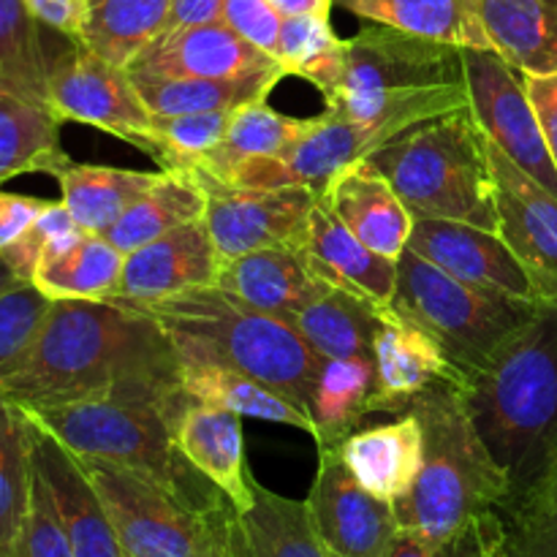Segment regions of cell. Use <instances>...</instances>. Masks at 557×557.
<instances>
[{
    "label": "cell",
    "instance_id": "obj_1",
    "mask_svg": "<svg viewBox=\"0 0 557 557\" xmlns=\"http://www.w3.org/2000/svg\"><path fill=\"white\" fill-rule=\"evenodd\" d=\"M180 386V354L163 326L134 305L52 302L30 354L0 384L16 408H52L103 397L169 400Z\"/></svg>",
    "mask_w": 557,
    "mask_h": 557
},
{
    "label": "cell",
    "instance_id": "obj_2",
    "mask_svg": "<svg viewBox=\"0 0 557 557\" xmlns=\"http://www.w3.org/2000/svg\"><path fill=\"white\" fill-rule=\"evenodd\" d=\"M462 406L509 482V511L557 455V299L536 313L460 386Z\"/></svg>",
    "mask_w": 557,
    "mask_h": 557
},
{
    "label": "cell",
    "instance_id": "obj_3",
    "mask_svg": "<svg viewBox=\"0 0 557 557\" xmlns=\"http://www.w3.org/2000/svg\"><path fill=\"white\" fill-rule=\"evenodd\" d=\"M422 424L424 455L406 498L395 504L400 531L444 547L495 515L511 490L462 406L460 386H435L408 406Z\"/></svg>",
    "mask_w": 557,
    "mask_h": 557
},
{
    "label": "cell",
    "instance_id": "obj_4",
    "mask_svg": "<svg viewBox=\"0 0 557 557\" xmlns=\"http://www.w3.org/2000/svg\"><path fill=\"white\" fill-rule=\"evenodd\" d=\"M468 107L462 49L368 22L346 41V69L326 109L397 134Z\"/></svg>",
    "mask_w": 557,
    "mask_h": 557
},
{
    "label": "cell",
    "instance_id": "obj_5",
    "mask_svg": "<svg viewBox=\"0 0 557 557\" xmlns=\"http://www.w3.org/2000/svg\"><path fill=\"white\" fill-rule=\"evenodd\" d=\"M134 308L163 326L180 359H207L243 370L294 397L299 406H310L321 357L286 319L218 286L188 288Z\"/></svg>",
    "mask_w": 557,
    "mask_h": 557
},
{
    "label": "cell",
    "instance_id": "obj_6",
    "mask_svg": "<svg viewBox=\"0 0 557 557\" xmlns=\"http://www.w3.org/2000/svg\"><path fill=\"white\" fill-rule=\"evenodd\" d=\"M169 400L156 397H103L52 408H20L30 422L52 433L79 457L147 476L201 515H226L234 506L177 449L169 424Z\"/></svg>",
    "mask_w": 557,
    "mask_h": 557
},
{
    "label": "cell",
    "instance_id": "obj_7",
    "mask_svg": "<svg viewBox=\"0 0 557 557\" xmlns=\"http://www.w3.org/2000/svg\"><path fill=\"white\" fill-rule=\"evenodd\" d=\"M368 161L381 169L413 218L500 228L490 141L471 107L411 125Z\"/></svg>",
    "mask_w": 557,
    "mask_h": 557
},
{
    "label": "cell",
    "instance_id": "obj_8",
    "mask_svg": "<svg viewBox=\"0 0 557 557\" xmlns=\"http://www.w3.org/2000/svg\"><path fill=\"white\" fill-rule=\"evenodd\" d=\"M389 308L428 332L468 379L493 359L539 305L471 286L406 248L397 261Z\"/></svg>",
    "mask_w": 557,
    "mask_h": 557
},
{
    "label": "cell",
    "instance_id": "obj_9",
    "mask_svg": "<svg viewBox=\"0 0 557 557\" xmlns=\"http://www.w3.org/2000/svg\"><path fill=\"white\" fill-rule=\"evenodd\" d=\"M96 484L123 557H228L226 515H201L134 471L79 457Z\"/></svg>",
    "mask_w": 557,
    "mask_h": 557
},
{
    "label": "cell",
    "instance_id": "obj_10",
    "mask_svg": "<svg viewBox=\"0 0 557 557\" xmlns=\"http://www.w3.org/2000/svg\"><path fill=\"white\" fill-rule=\"evenodd\" d=\"M47 109L60 123L92 125L152 152V112L131 71L98 58L82 41H69L49 60Z\"/></svg>",
    "mask_w": 557,
    "mask_h": 557
},
{
    "label": "cell",
    "instance_id": "obj_11",
    "mask_svg": "<svg viewBox=\"0 0 557 557\" xmlns=\"http://www.w3.org/2000/svg\"><path fill=\"white\" fill-rule=\"evenodd\" d=\"M462 65L468 107L490 145L557 196V166L528 96L525 74L495 49H462Z\"/></svg>",
    "mask_w": 557,
    "mask_h": 557
},
{
    "label": "cell",
    "instance_id": "obj_12",
    "mask_svg": "<svg viewBox=\"0 0 557 557\" xmlns=\"http://www.w3.org/2000/svg\"><path fill=\"white\" fill-rule=\"evenodd\" d=\"M315 536L337 557H386L400 536L395 506L364 490L337 446H321L305 498Z\"/></svg>",
    "mask_w": 557,
    "mask_h": 557
},
{
    "label": "cell",
    "instance_id": "obj_13",
    "mask_svg": "<svg viewBox=\"0 0 557 557\" xmlns=\"http://www.w3.org/2000/svg\"><path fill=\"white\" fill-rule=\"evenodd\" d=\"M207 190L205 223L221 261L302 239L319 196L308 188H239L199 177Z\"/></svg>",
    "mask_w": 557,
    "mask_h": 557
},
{
    "label": "cell",
    "instance_id": "obj_14",
    "mask_svg": "<svg viewBox=\"0 0 557 557\" xmlns=\"http://www.w3.org/2000/svg\"><path fill=\"white\" fill-rule=\"evenodd\" d=\"M392 136L368 128L326 109L313 120L310 131L277 156L245 161L232 183L239 188H308L315 196L354 163L373 156Z\"/></svg>",
    "mask_w": 557,
    "mask_h": 557
},
{
    "label": "cell",
    "instance_id": "obj_15",
    "mask_svg": "<svg viewBox=\"0 0 557 557\" xmlns=\"http://www.w3.org/2000/svg\"><path fill=\"white\" fill-rule=\"evenodd\" d=\"M408 248L471 286L509 294L531 305L547 302L533 272L500 232L441 218H413Z\"/></svg>",
    "mask_w": 557,
    "mask_h": 557
},
{
    "label": "cell",
    "instance_id": "obj_16",
    "mask_svg": "<svg viewBox=\"0 0 557 557\" xmlns=\"http://www.w3.org/2000/svg\"><path fill=\"white\" fill-rule=\"evenodd\" d=\"M30 460L41 476L74 557H123L96 484L69 446L30 422Z\"/></svg>",
    "mask_w": 557,
    "mask_h": 557
},
{
    "label": "cell",
    "instance_id": "obj_17",
    "mask_svg": "<svg viewBox=\"0 0 557 557\" xmlns=\"http://www.w3.org/2000/svg\"><path fill=\"white\" fill-rule=\"evenodd\" d=\"M218 267L221 256L205 218H199L125 256L112 299L125 305H147L188 288L215 286Z\"/></svg>",
    "mask_w": 557,
    "mask_h": 557
},
{
    "label": "cell",
    "instance_id": "obj_18",
    "mask_svg": "<svg viewBox=\"0 0 557 557\" xmlns=\"http://www.w3.org/2000/svg\"><path fill=\"white\" fill-rule=\"evenodd\" d=\"M169 424L185 460L226 495L234 511L250 509L256 482L245 460L243 417L194 400L183 389L169 406Z\"/></svg>",
    "mask_w": 557,
    "mask_h": 557
},
{
    "label": "cell",
    "instance_id": "obj_19",
    "mask_svg": "<svg viewBox=\"0 0 557 557\" xmlns=\"http://www.w3.org/2000/svg\"><path fill=\"white\" fill-rule=\"evenodd\" d=\"M373 357L379 370L375 413H406L424 392L435 386H466L468 381L428 332L392 308L379 310Z\"/></svg>",
    "mask_w": 557,
    "mask_h": 557
},
{
    "label": "cell",
    "instance_id": "obj_20",
    "mask_svg": "<svg viewBox=\"0 0 557 557\" xmlns=\"http://www.w3.org/2000/svg\"><path fill=\"white\" fill-rule=\"evenodd\" d=\"M272 69H281V63L264 49L245 41L226 22L166 30L128 65L131 74L205 79H237Z\"/></svg>",
    "mask_w": 557,
    "mask_h": 557
},
{
    "label": "cell",
    "instance_id": "obj_21",
    "mask_svg": "<svg viewBox=\"0 0 557 557\" xmlns=\"http://www.w3.org/2000/svg\"><path fill=\"white\" fill-rule=\"evenodd\" d=\"M490 161L498 180L500 237L525 261L544 297L557 299V196L544 190L493 145Z\"/></svg>",
    "mask_w": 557,
    "mask_h": 557
},
{
    "label": "cell",
    "instance_id": "obj_22",
    "mask_svg": "<svg viewBox=\"0 0 557 557\" xmlns=\"http://www.w3.org/2000/svg\"><path fill=\"white\" fill-rule=\"evenodd\" d=\"M297 250L321 283L364 299L375 308H389L397 286V261L359 243L324 201H315Z\"/></svg>",
    "mask_w": 557,
    "mask_h": 557
},
{
    "label": "cell",
    "instance_id": "obj_23",
    "mask_svg": "<svg viewBox=\"0 0 557 557\" xmlns=\"http://www.w3.org/2000/svg\"><path fill=\"white\" fill-rule=\"evenodd\" d=\"M319 199L370 250L392 261H400L406 253L413 215L389 180L368 158L343 169Z\"/></svg>",
    "mask_w": 557,
    "mask_h": 557
},
{
    "label": "cell",
    "instance_id": "obj_24",
    "mask_svg": "<svg viewBox=\"0 0 557 557\" xmlns=\"http://www.w3.org/2000/svg\"><path fill=\"white\" fill-rule=\"evenodd\" d=\"M215 286L286 321L330 288L310 272L302 253L292 245L261 248L221 261Z\"/></svg>",
    "mask_w": 557,
    "mask_h": 557
},
{
    "label": "cell",
    "instance_id": "obj_25",
    "mask_svg": "<svg viewBox=\"0 0 557 557\" xmlns=\"http://www.w3.org/2000/svg\"><path fill=\"white\" fill-rule=\"evenodd\" d=\"M337 449L364 490L395 506L406 498L422 468V424L413 413H403L389 424L359 428Z\"/></svg>",
    "mask_w": 557,
    "mask_h": 557
},
{
    "label": "cell",
    "instance_id": "obj_26",
    "mask_svg": "<svg viewBox=\"0 0 557 557\" xmlns=\"http://www.w3.org/2000/svg\"><path fill=\"white\" fill-rule=\"evenodd\" d=\"M123 259L103 234L76 228L44 250L30 283L52 302H107L117 292Z\"/></svg>",
    "mask_w": 557,
    "mask_h": 557
},
{
    "label": "cell",
    "instance_id": "obj_27",
    "mask_svg": "<svg viewBox=\"0 0 557 557\" xmlns=\"http://www.w3.org/2000/svg\"><path fill=\"white\" fill-rule=\"evenodd\" d=\"M47 174L60 185V201L76 226L90 234H107L120 215L161 177V172L82 163L63 150L49 161Z\"/></svg>",
    "mask_w": 557,
    "mask_h": 557
},
{
    "label": "cell",
    "instance_id": "obj_28",
    "mask_svg": "<svg viewBox=\"0 0 557 557\" xmlns=\"http://www.w3.org/2000/svg\"><path fill=\"white\" fill-rule=\"evenodd\" d=\"M228 557H337L315 536L305 500L253 484V504L226 522Z\"/></svg>",
    "mask_w": 557,
    "mask_h": 557
},
{
    "label": "cell",
    "instance_id": "obj_29",
    "mask_svg": "<svg viewBox=\"0 0 557 557\" xmlns=\"http://www.w3.org/2000/svg\"><path fill=\"white\" fill-rule=\"evenodd\" d=\"M180 386L194 400L226 408L243 419L288 424L308 433L310 438L315 435V422L308 408L243 370L207 362V359H180Z\"/></svg>",
    "mask_w": 557,
    "mask_h": 557
},
{
    "label": "cell",
    "instance_id": "obj_30",
    "mask_svg": "<svg viewBox=\"0 0 557 557\" xmlns=\"http://www.w3.org/2000/svg\"><path fill=\"white\" fill-rule=\"evenodd\" d=\"M379 370L375 357L321 359L310 395L315 446H337L375 413Z\"/></svg>",
    "mask_w": 557,
    "mask_h": 557
},
{
    "label": "cell",
    "instance_id": "obj_31",
    "mask_svg": "<svg viewBox=\"0 0 557 557\" xmlns=\"http://www.w3.org/2000/svg\"><path fill=\"white\" fill-rule=\"evenodd\" d=\"M490 44L522 74L557 71V0H479Z\"/></svg>",
    "mask_w": 557,
    "mask_h": 557
},
{
    "label": "cell",
    "instance_id": "obj_32",
    "mask_svg": "<svg viewBox=\"0 0 557 557\" xmlns=\"http://www.w3.org/2000/svg\"><path fill=\"white\" fill-rule=\"evenodd\" d=\"M364 22L395 27L460 49H493L479 0H335Z\"/></svg>",
    "mask_w": 557,
    "mask_h": 557
},
{
    "label": "cell",
    "instance_id": "obj_33",
    "mask_svg": "<svg viewBox=\"0 0 557 557\" xmlns=\"http://www.w3.org/2000/svg\"><path fill=\"white\" fill-rule=\"evenodd\" d=\"M131 76H134L141 101L147 103V109L156 117H174V114L221 112V109L245 107L250 101H267V96L275 90V85L286 76V71L272 69L253 76H237V79L147 74Z\"/></svg>",
    "mask_w": 557,
    "mask_h": 557
},
{
    "label": "cell",
    "instance_id": "obj_34",
    "mask_svg": "<svg viewBox=\"0 0 557 557\" xmlns=\"http://www.w3.org/2000/svg\"><path fill=\"white\" fill-rule=\"evenodd\" d=\"M207 190L196 174L163 172L150 190L139 196L103 237L123 256L163 237L172 228L205 218Z\"/></svg>",
    "mask_w": 557,
    "mask_h": 557
},
{
    "label": "cell",
    "instance_id": "obj_35",
    "mask_svg": "<svg viewBox=\"0 0 557 557\" xmlns=\"http://www.w3.org/2000/svg\"><path fill=\"white\" fill-rule=\"evenodd\" d=\"M315 117H288L275 112L267 101H250L234 112L232 125L221 145L205 158L196 177L215 180V183H232L234 172L245 161L264 156H277L288 150L299 136H305Z\"/></svg>",
    "mask_w": 557,
    "mask_h": 557
},
{
    "label": "cell",
    "instance_id": "obj_36",
    "mask_svg": "<svg viewBox=\"0 0 557 557\" xmlns=\"http://www.w3.org/2000/svg\"><path fill=\"white\" fill-rule=\"evenodd\" d=\"M172 16V0H87V20L82 44L128 69L158 36H163Z\"/></svg>",
    "mask_w": 557,
    "mask_h": 557
},
{
    "label": "cell",
    "instance_id": "obj_37",
    "mask_svg": "<svg viewBox=\"0 0 557 557\" xmlns=\"http://www.w3.org/2000/svg\"><path fill=\"white\" fill-rule=\"evenodd\" d=\"M379 310L364 299L337 288H326L321 297L305 305L288 324L310 343L321 359L373 357Z\"/></svg>",
    "mask_w": 557,
    "mask_h": 557
},
{
    "label": "cell",
    "instance_id": "obj_38",
    "mask_svg": "<svg viewBox=\"0 0 557 557\" xmlns=\"http://www.w3.org/2000/svg\"><path fill=\"white\" fill-rule=\"evenodd\" d=\"M60 152V120L20 92H0V183L44 172Z\"/></svg>",
    "mask_w": 557,
    "mask_h": 557
},
{
    "label": "cell",
    "instance_id": "obj_39",
    "mask_svg": "<svg viewBox=\"0 0 557 557\" xmlns=\"http://www.w3.org/2000/svg\"><path fill=\"white\" fill-rule=\"evenodd\" d=\"M277 63L286 76H302L321 96H335L346 69V41L332 30L330 16H283Z\"/></svg>",
    "mask_w": 557,
    "mask_h": 557
},
{
    "label": "cell",
    "instance_id": "obj_40",
    "mask_svg": "<svg viewBox=\"0 0 557 557\" xmlns=\"http://www.w3.org/2000/svg\"><path fill=\"white\" fill-rule=\"evenodd\" d=\"M41 22L27 0H0V79L20 96L47 107L49 60Z\"/></svg>",
    "mask_w": 557,
    "mask_h": 557
},
{
    "label": "cell",
    "instance_id": "obj_41",
    "mask_svg": "<svg viewBox=\"0 0 557 557\" xmlns=\"http://www.w3.org/2000/svg\"><path fill=\"white\" fill-rule=\"evenodd\" d=\"M30 419L0 400V553L14 544L30 504Z\"/></svg>",
    "mask_w": 557,
    "mask_h": 557
},
{
    "label": "cell",
    "instance_id": "obj_42",
    "mask_svg": "<svg viewBox=\"0 0 557 557\" xmlns=\"http://www.w3.org/2000/svg\"><path fill=\"white\" fill-rule=\"evenodd\" d=\"M237 109L174 114V117H156L152 114L150 158L163 172L196 174L205 158L223 141Z\"/></svg>",
    "mask_w": 557,
    "mask_h": 557
},
{
    "label": "cell",
    "instance_id": "obj_43",
    "mask_svg": "<svg viewBox=\"0 0 557 557\" xmlns=\"http://www.w3.org/2000/svg\"><path fill=\"white\" fill-rule=\"evenodd\" d=\"M506 522L509 547L517 557H557V455Z\"/></svg>",
    "mask_w": 557,
    "mask_h": 557
},
{
    "label": "cell",
    "instance_id": "obj_44",
    "mask_svg": "<svg viewBox=\"0 0 557 557\" xmlns=\"http://www.w3.org/2000/svg\"><path fill=\"white\" fill-rule=\"evenodd\" d=\"M52 310V299L44 297L33 283H20L0 294V384L20 370Z\"/></svg>",
    "mask_w": 557,
    "mask_h": 557
},
{
    "label": "cell",
    "instance_id": "obj_45",
    "mask_svg": "<svg viewBox=\"0 0 557 557\" xmlns=\"http://www.w3.org/2000/svg\"><path fill=\"white\" fill-rule=\"evenodd\" d=\"M0 557H74L63 525L54 515L52 498H49L36 468H33L30 504H27L25 520H22L14 544L5 553H0Z\"/></svg>",
    "mask_w": 557,
    "mask_h": 557
},
{
    "label": "cell",
    "instance_id": "obj_46",
    "mask_svg": "<svg viewBox=\"0 0 557 557\" xmlns=\"http://www.w3.org/2000/svg\"><path fill=\"white\" fill-rule=\"evenodd\" d=\"M76 228L79 226H76V221L71 218V212L65 210L63 201H49L47 210L30 223V228H27L16 243H11L9 248L0 250V253L5 256V261L14 267V272L22 277V281L30 283L33 270H36V261L41 259L44 250H47L52 243H58L60 237H65V234L76 232Z\"/></svg>",
    "mask_w": 557,
    "mask_h": 557
},
{
    "label": "cell",
    "instance_id": "obj_47",
    "mask_svg": "<svg viewBox=\"0 0 557 557\" xmlns=\"http://www.w3.org/2000/svg\"><path fill=\"white\" fill-rule=\"evenodd\" d=\"M506 542H509V522L504 515H495L457 542L444 544V547H435V544L424 542L413 533L400 531L395 547L386 557H482Z\"/></svg>",
    "mask_w": 557,
    "mask_h": 557
},
{
    "label": "cell",
    "instance_id": "obj_48",
    "mask_svg": "<svg viewBox=\"0 0 557 557\" xmlns=\"http://www.w3.org/2000/svg\"><path fill=\"white\" fill-rule=\"evenodd\" d=\"M221 22L277 60L283 16L272 9L270 0H223Z\"/></svg>",
    "mask_w": 557,
    "mask_h": 557
},
{
    "label": "cell",
    "instance_id": "obj_49",
    "mask_svg": "<svg viewBox=\"0 0 557 557\" xmlns=\"http://www.w3.org/2000/svg\"><path fill=\"white\" fill-rule=\"evenodd\" d=\"M33 16L41 22L47 30L58 36L82 41L87 20V0H27Z\"/></svg>",
    "mask_w": 557,
    "mask_h": 557
},
{
    "label": "cell",
    "instance_id": "obj_50",
    "mask_svg": "<svg viewBox=\"0 0 557 557\" xmlns=\"http://www.w3.org/2000/svg\"><path fill=\"white\" fill-rule=\"evenodd\" d=\"M47 207L49 199H36V196L0 190V250L9 248L11 243H16Z\"/></svg>",
    "mask_w": 557,
    "mask_h": 557
},
{
    "label": "cell",
    "instance_id": "obj_51",
    "mask_svg": "<svg viewBox=\"0 0 557 557\" xmlns=\"http://www.w3.org/2000/svg\"><path fill=\"white\" fill-rule=\"evenodd\" d=\"M525 87L528 96H531L533 109H536L539 125H542V134L547 139L549 152H553V161L557 166V71L555 74H525Z\"/></svg>",
    "mask_w": 557,
    "mask_h": 557
},
{
    "label": "cell",
    "instance_id": "obj_52",
    "mask_svg": "<svg viewBox=\"0 0 557 557\" xmlns=\"http://www.w3.org/2000/svg\"><path fill=\"white\" fill-rule=\"evenodd\" d=\"M223 0H172V16H169L166 30L190 25H207V22H221Z\"/></svg>",
    "mask_w": 557,
    "mask_h": 557
},
{
    "label": "cell",
    "instance_id": "obj_53",
    "mask_svg": "<svg viewBox=\"0 0 557 557\" xmlns=\"http://www.w3.org/2000/svg\"><path fill=\"white\" fill-rule=\"evenodd\" d=\"M335 0H270L281 16H330Z\"/></svg>",
    "mask_w": 557,
    "mask_h": 557
},
{
    "label": "cell",
    "instance_id": "obj_54",
    "mask_svg": "<svg viewBox=\"0 0 557 557\" xmlns=\"http://www.w3.org/2000/svg\"><path fill=\"white\" fill-rule=\"evenodd\" d=\"M20 283H27V281H22V277L14 272V267H11L9 261H5V256L0 253V294L11 292V288L20 286Z\"/></svg>",
    "mask_w": 557,
    "mask_h": 557
},
{
    "label": "cell",
    "instance_id": "obj_55",
    "mask_svg": "<svg viewBox=\"0 0 557 557\" xmlns=\"http://www.w3.org/2000/svg\"><path fill=\"white\" fill-rule=\"evenodd\" d=\"M482 557H517V555L511 553L509 542H506V544H500V547H495V549H490V553H484Z\"/></svg>",
    "mask_w": 557,
    "mask_h": 557
},
{
    "label": "cell",
    "instance_id": "obj_56",
    "mask_svg": "<svg viewBox=\"0 0 557 557\" xmlns=\"http://www.w3.org/2000/svg\"><path fill=\"white\" fill-rule=\"evenodd\" d=\"M0 92H14V90H11V87H9V85H5V82H3V79H0Z\"/></svg>",
    "mask_w": 557,
    "mask_h": 557
}]
</instances>
